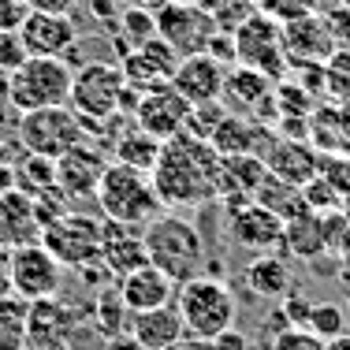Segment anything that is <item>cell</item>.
<instances>
[{
    "instance_id": "4316f807",
    "label": "cell",
    "mask_w": 350,
    "mask_h": 350,
    "mask_svg": "<svg viewBox=\"0 0 350 350\" xmlns=\"http://www.w3.org/2000/svg\"><path fill=\"white\" fill-rule=\"evenodd\" d=\"M272 135H265V123L250 120V116H235L228 112V120L220 123V131L213 135L209 146L220 157H239V153H257L261 157V146H269Z\"/></svg>"
},
{
    "instance_id": "f1b7e54d",
    "label": "cell",
    "mask_w": 350,
    "mask_h": 350,
    "mask_svg": "<svg viewBox=\"0 0 350 350\" xmlns=\"http://www.w3.org/2000/svg\"><path fill=\"white\" fill-rule=\"evenodd\" d=\"M254 202L265 205L269 213H276L283 224L310 213V205H306V198H302V187H295V183H287V179H276V175H265V183L257 187Z\"/></svg>"
},
{
    "instance_id": "f907efd6",
    "label": "cell",
    "mask_w": 350,
    "mask_h": 350,
    "mask_svg": "<svg viewBox=\"0 0 350 350\" xmlns=\"http://www.w3.org/2000/svg\"><path fill=\"white\" fill-rule=\"evenodd\" d=\"M168 350H213L209 347V339H194V336H183V339H175V343Z\"/></svg>"
},
{
    "instance_id": "9a60e30c",
    "label": "cell",
    "mask_w": 350,
    "mask_h": 350,
    "mask_svg": "<svg viewBox=\"0 0 350 350\" xmlns=\"http://www.w3.org/2000/svg\"><path fill=\"white\" fill-rule=\"evenodd\" d=\"M108 168L105 153L94 146V142H82V146L68 149L64 157H56V187L79 202V198H97V187H101V175Z\"/></svg>"
},
{
    "instance_id": "9f6ffc18",
    "label": "cell",
    "mask_w": 350,
    "mask_h": 350,
    "mask_svg": "<svg viewBox=\"0 0 350 350\" xmlns=\"http://www.w3.org/2000/svg\"><path fill=\"white\" fill-rule=\"evenodd\" d=\"M343 313H347V324H350V298H347V306H343Z\"/></svg>"
},
{
    "instance_id": "ffe728a7",
    "label": "cell",
    "mask_w": 350,
    "mask_h": 350,
    "mask_svg": "<svg viewBox=\"0 0 350 350\" xmlns=\"http://www.w3.org/2000/svg\"><path fill=\"white\" fill-rule=\"evenodd\" d=\"M283 45H287L291 64H321V68L339 49L321 12L302 15V19H295V23H283Z\"/></svg>"
},
{
    "instance_id": "7402d4cb",
    "label": "cell",
    "mask_w": 350,
    "mask_h": 350,
    "mask_svg": "<svg viewBox=\"0 0 350 350\" xmlns=\"http://www.w3.org/2000/svg\"><path fill=\"white\" fill-rule=\"evenodd\" d=\"M30 243H41V220L34 213V198L12 187L0 194V246L19 250Z\"/></svg>"
},
{
    "instance_id": "83f0119b",
    "label": "cell",
    "mask_w": 350,
    "mask_h": 350,
    "mask_svg": "<svg viewBox=\"0 0 350 350\" xmlns=\"http://www.w3.org/2000/svg\"><path fill=\"white\" fill-rule=\"evenodd\" d=\"M131 321H135V313L123 302L120 291L116 287L97 291V298H94V332L97 336H105L108 343H112V339H123V336H131Z\"/></svg>"
},
{
    "instance_id": "f5cc1de1",
    "label": "cell",
    "mask_w": 350,
    "mask_h": 350,
    "mask_svg": "<svg viewBox=\"0 0 350 350\" xmlns=\"http://www.w3.org/2000/svg\"><path fill=\"white\" fill-rule=\"evenodd\" d=\"M324 350H350V332H343V336H336V339H328V343H324Z\"/></svg>"
},
{
    "instance_id": "11a10c76",
    "label": "cell",
    "mask_w": 350,
    "mask_h": 350,
    "mask_svg": "<svg viewBox=\"0 0 350 350\" xmlns=\"http://www.w3.org/2000/svg\"><path fill=\"white\" fill-rule=\"evenodd\" d=\"M116 4H123V8H135V4H138V0H116Z\"/></svg>"
},
{
    "instance_id": "f6af8a7d",
    "label": "cell",
    "mask_w": 350,
    "mask_h": 350,
    "mask_svg": "<svg viewBox=\"0 0 350 350\" xmlns=\"http://www.w3.org/2000/svg\"><path fill=\"white\" fill-rule=\"evenodd\" d=\"M15 164H19V157H15V146L0 138V194L15 187Z\"/></svg>"
},
{
    "instance_id": "8992f818",
    "label": "cell",
    "mask_w": 350,
    "mask_h": 350,
    "mask_svg": "<svg viewBox=\"0 0 350 350\" xmlns=\"http://www.w3.org/2000/svg\"><path fill=\"white\" fill-rule=\"evenodd\" d=\"M123 71L116 64H82L71 79V108L86 131H101L112 116H120Z\"/></svg>"
},
{
    "instance_id": "603a6c76",
    "label": "cell",
    "mask_w": 350,
    "mask_h": 350,
    "mask_svg": "<svg viewBox=\"0 0 350 350\" xmlns=\"http://www.w3.org/2000/svg\"><path fill=\"white\" fill-rule=\"evenodd\" d=\"M116 291H120L123 302L131 306V313H146V310H157V306H172L179 283H175L172 276H164L157 265L146 261L142 269L131 272V276H123Z\"/></svg>"
},
{
    "instance_id": "5b68a950",
    "label": "cell",
    "mask_w": 350,
    "mask_h": 350,
    "mask_svg": "<svg viewBox=\"0 0 350 350\" xmlns=\"http://www.w3.org/2000/svg\"><path fill=\"white\" fill-rule=\"evenodd\" d=\"M71 79H75V71L68 68L64 56H27V64L8 82V101H12V108L19 116L38 112V108L68 105Z\"/></svg>"
},
{
    "instance_id": "d6a6232c",
    "label": "cell",
    "mask_w": 350,
    "mask_h": 350,
    "mask_svg": "<svg viewBox=\"0 0 350 350\" xmlns=\"http://www.w3.org/2000/svg\"><path fill=\"white\" fill-rule=\"evenodd\" d=\"M116 38H120V49L131 53V49L146 45V41L157 38V15H149L146 8H123L120 19H116Z\"/></svg>"
},
{
    "instance_id": "74e56055",
    "label": "cell",
    "mask_w": 350,
    "mask_h": 350,
    "mask_svg": "<svg viewBox=\"0 0 350 350\" xmlns=\"http://www.w3.org/2000/svg\"><path fill=\"white\" fill-rule=\"evenodd\" d=\"M257 12L269 15V19H276L280 27L283 23H295L302 19V15H313L317 12V0H254Z\"/></svg>"
},
{
    "instance_id": "cb8c5ba5",
    "label": "cell",
    "mask_w": 350,
    "mask_h": 350,
    "mask_svg": "<svg viewBox=\"0 0 350 350\" xmlns=\"http://www.w3.org/2000/svg\"><path fill=\"white\" fill-rule=\"evenodd\" d=\"M187 336L183 328V317L179 310L172 306H157V310H146V313H135L131 321V339L142 347V350H168L175 339Z\"/></svg>"
},
{
    "instance_id": "c3c4849f",
    "label": "cell",
    "mask_w": 350,
    "mask_h": 350,
    "mask_svg": "<svg viewBox=\"0 0 350 350\" xmlns=\"http://www.w3.org/2000/svg\"><path fill=\"white\" fill-rule=\"evenodd\" d=\"M79 0H27L30 12H41V15H71Z\"/></svg>"
},
{
    "instance_id": "3957f363",
    "label": "cell",
    "mask_w": 350,
    "mask_h": 350,
    "mask_svg": "<svg viewBox=\"0 0 350 350\" xmlns=\"http://www.w3.org/2000/svg\"><path fill=\"white\" fill-rule=\"evenodd\" d=\"M175 310L183 317V328L194 339H216L220 332L235 328L239 302L220 276H194L175 291Z\"/></svg>"
},
{
    "instance_id": "b9f144b4",
    "label": "cell",
    "mask_w": 350,
    "mask_h": 350,
    "mask_svg": "<svg viewBox=\"0 0 350 350\" xmlns=\"http://www.w3.org/2000/svg\"><path fill=\"white\" fill-rule=\"evenodd\" d=\"M280 313L287 317L291 328H306V321H310V313H313V302L302 291H287V295L280 298Z\"/></svg>"
},
{
    "instance_id": "52a82bcc",
    "label": "cell",
    "mask_w": 350,
    "mask_h": 350,
    "mask_svg": "<svg viewBox=\"0 0 350 350\" xmlns=\"http://www.w3.org/2000/svg\"><path fill=\"white\" fill-rule=\"evenodd\" d=\"M86 142V127L75 116L71 105H56V108H38V112L19 116V149L38 157H64L68 149Z\"/></svg>"
},
{
    "instance_id": "5bb4252c",
    "label": "cell",
    "mask_w": 350,
    "mask_h": 350,
    "mask_svg": "<svg viewBox=\"0 0 350 350\" xmlns=\"http://www.w3.org/2000/svg\"><path fill=\"white\" fill-rule=\"evenodd\" d=\"M220 101L228 112L235 116H250V120L265 123V108H276V82L269 75L254 71V68H243L239 64L235 71H228L224 79V90H220Z\"/></svg>"
},
{
    "instance_id": "d6986e66",
    "label": "cell",
    "mask_w": 350,
    "mask_h": 350,
    "mask_svg": "<svg viewBox=\"0 0 350 350\" xmlns=\"http://www.w3.org/2000/svg\"><path fill=\"white\" fill-rule=\"evenodd\" d=\"M142 231L146 228H135V224H116V220L101 224V265L108 269V276L123 280L149 261Z\"/></svg>"
},
{
    "instance_id": "836d02e7",
    "label": "cell",
    "mask_w": 350,
    "mask_h": 350,
    "mask_svg": "<svg viewBox=\"0 0 350 350\" xmlns=\"http://www.w3.org/2000/svg\"><path fill=\"white\" fill-rule=\"evenodd\" d=\"M228 120V108L224 101H205V105H190V120H187V135L213 142V135L220 131V123Z\"/></svg>"
},
{
    "instance_id": "ee69618b",
    "label": "cell",
    "mask_w": 350,
    "mask_h": 350,
    "mask_svg": "<svg viewBox=\"0 0 350 350\" xmlns=\"http://www.w3.org/2000/svg\"><path fill=\"white\" fill-rule=\"evenodd\" d=\"M27 0H0V30H19L27 23Z\"/></svg>"
},
{
    "instance_id": "1f68e13d",
    "label": "cell",
    "mask_w": 350,
    "mask_h": 350,
    "mask_svg": "<svg viewBox=\"0 0 350 350\" xmlns=\"http://www.w3.org/2000/svg\"><path fill=\"white\" fill-rule=\"evenodd\" d=\"M161 149H164V142H157L153 135H146V131H135V135H123L116 142V161L149 175L157 168V161H161Z\"/></svg>"
},
{
    "instance_id": "2e32d148",
    "label": "cell",
    "mask_w": 350,
    "mask_h": 350,
    "mask_svg": "<svg viewBox=\"0 0 350 350\" xmlns=\"http://www.w3.org/2000/svg\"><path fill=\"white\" fill-rule=\"evenodd\" d=\"M228 231L243 250H254V254H272V250H283V220L276 213H269L265 205L246 202L228 209Z\"/></svg>"
},
{
    "instance_id": "ba28073f",
    "label": "cell",
    "mask_w": 350,
    "mask_h": 350,
    "mask_svg": "<svg viewBox=\"0 0 350 350\" xmlns=\"http://www.w3.org/2000/svg\"><path fill=\"white\" fill-rule=\"evenodd\" d=\"M235 60L243 68L269 75L272 82H283L291 71V56H287V45H283V27L276 19H269V15L254 12L235 30Z\"/></svg>"
},
{
    "instance_id": "7bdbcfd3",
    "label": "cell",
    "mask_w": 350,
    "mask_h": 350,
    "mask_svg": "<svg viewBox=\"0 0 350 350\" xmlns=\"http://www.w3.org/2000/svg\"><path fill=\"white\" fill-rule=\"evenodd\" d=\"M321 175L339 190L343 198H350V157H321Z\"/></svg>"
},
{
    "instance_id": "d4e9b609",
    "label": "cell",
    "mask_w": 350,
    "mask_h": 350,
    "mask_svg": "<svg viewBox=\"0 0 350 350\" xmlns=\"http://www.w3.org/2000/svg\"><path fill=\"white\" fill-rule=\"evenodd\" d=\"M283 254L298 257V261H310V265L321 261V257H332L328 235H324V216L306 213L283 224Z\"/></svg>"
},
{
    "instance_id": "6f0895ef",
    "label": "cell",
    "mask_w": 350,
    "mask_h": 350,
    "mask_svg": "<svg viewBox=\"0 0 350 350\" xmlns=\"http://www.w3.org/2000/svg\"><path fill=\"white\" fill-rule=\"evenodd\" d=\"M343 8H350V0H343Z\"/></svg>"
},
{
    "instance_id": "bcb514c9",
    "label": "cell",
    "mask_w": 350,
    "mask_h": 350,
    "mask_svg": "<svg viewBox=\"0 0 350 350\" xmlns=\"http://www.w3.org/2000/svg\"><path fill=\"white\" fill-rule=\"evenodd\" d=\"M324 23H328L332 38H336V45H343V41H350V8H332V12H324Z\"/></svg>"
},
{
    "instance_id": "60d3db41",
    "label": "cell",
    "mask_w": 350,
    "mask_h": 350,
    "mask_svg": "<svg viewBox=\"0 0 350 350\" xmlns=\"http://www.w3.org/2000/svg\"><path fill=\"white\" fill-rule=\"evenodd\" d=\"M269 350H324V339L310 328H283L280 336H272Z\"/></svg>"
},
{
    "instance_id": "8fae6325",
    "label": "cell",
    "mask_w": 350,
    "mask_h": 350,
    "mask_svg": "<svg viewBox=\"0 0 350 350\" xmlns=\"http://www.w3.org/2000/svg\"><path fill=\"white\" fill-rule=\"evenodd\" d=\"M157 34L168 41L179 56H198L209 49V41L216 34V23L202 4L172 0L164 12H157Z\"/></svg>"
},
{
    "instance_id": "db71d44e",
    "label": "cell",
    "mask_w": 350,
    "mask_h": 350,
    "mask_svg": "<svg viewBox=\"0 0 350 350\" xmlns=\"http://www.w3.org/2000/svg\"><path fill=\"white\" fill-rule=\"evenodd\" d=\"M172 0H138V8H146L149 15H157V12H164V8H168Z\"/></svg>"
},
{
    "instance_id": "4fadbf2b",
    "label": "cell",
    "mask_w": 350,
    "mask_h": 350,
    "mask_svg": "<svg viewBox=\"0 0 350 350\" xmlns=\"http://www.w3.org/2000/svg\"><path fill=\"white\" fill-rule=\"evenodd\" d=\"M179 60H183V56L175 53L161 34H157L153 41L131 49V53H123L120 71H123V82H127V86H135V90L146 94V90H157V86H164V82H172Z\"/></svg>"
},
{
    "instance_id": "681fc988",
    "label": "cell",
    "mask_w": 350,
    "mask_h": 350,
    "mask_svg": "<svg viewBox=\"0 0 350 350\" xmlns=\"http://www.w3.org/2000/svg\"><path fill=\"white\" fill-rule=\"evenodd\" d=\"M12 295V250L0 246V298Z\"/></svg>"
},
{
    "instance_id": "680465c9",
    "label": "cell",
    "mask_w": 350,
    "mask_h": 350,
    "mask_svg": "<svg viewBox=\"0 0 350 350\" xmlns=\"http://www.w3.org/2000/svg\"><path fill=\"white\" fill-rule=\"evenodd\" d=\"M347 280H350V276H347Z\"/></svg>"
},
{
    "instance_id": "277c9868",
    "label": "cell",
    "mask_w": 350,
    "mask_h": 350,
    "mask_svg": "<svg viewBox=\"0 0 350 350\" xmlns=\"http://www.w3.org/2000/svg\"><path fill=\"white\" fill-rule=\"evenodd\" d=\"M97 205H101L105 220L146 228L157 216V209H161V198H157L153 179L146 172H135L120 161H108L101 187H97Z\"/></svg>"
},
{
    "instance_id": "816d5d0a",
    "label": "cell",
    "mask_w": 350,
    "mask_h": 350,
    "mask_svg": "<svg viewBox=\"0 0 350 350\" xmlns=\"http://www.w3.org/2000/svg\"><path fill=\"white\" fill-rule=\"evenodd\" d=\"M336 261H339V269H347V276H350V231H347V239H343V246H339V254H336Z\"/></svg>"
},
{
    "instance_id": "30bf717a",
    "label": "cell",
    "mask_w": 350,
    "mask_h": 350,
    "mask_svg": "<svg viewBox=\"0 0 350 350\" xmlns=\"http://www.w3.org/2000/svg\"><path fill=\"white\" fill-rule=\"evenodd\" d=\"M64 283V265L56 261L41 243L12 250V295L41 302V298H56Z\"/></svg>"
},
{
    "instance_id": "d590c367",
    "label": "cell",
    "mask_w": 350,
    "mask_h": 350,
    "mask_svg": "<svg viewBox=\"0 0 350 350\" xmlns=\"http://www.w3.org/2000/svg\"><path fill=\"white\" fill-rule=\"evenodd\" d=\"M306 328H310L313 336H321L324 343H328V339H336V336H343V332H347V313H343V306L313 302V313H310V321H306Z\"/></svg>"
},
{
    "instance_id": "e0dca14e",
    "label": "cell",
    "mask_w": 350,
    "mask_h": 350,
    "mask_svg": "<svg viewBox=\"0 0 350 350\" xmlns=\"http://www.w3.org/2000/svg\"><path fill=\"white\" fill-rule=\"evenodd\" d=\"M261 161L269 175L276 179H287L295 187H306L313 175H321V157L306 138H269V146L261 149Z\"/></svg>"
},
{
    "instance_id": "6da1fadb",
    "label": "cell",
    "mask_w": 350,
    "mask_h": 350,
    "mask_svg": "<svg viewBox=\"0 0 350 350\" xmlns=\"http://www.w3.org/2000/svg\"><path fill=\"white\" fill-rule=\"evenodd\" d=\"M220 161L209 142L190 138L187 131L164 142L161 161L149 172L161 205H205L220 198Z\"/></svg>"
},
{
    "instance_id": "f546056e",
    "label": "cell",
    "mask_w": 350,
    "mask_h": 350,
    "mask_svg": "<svg viewBox=\"0 0 350 350\" xmlns=\"http://www.w3.org/2000/svg\"><path fill=\"white\" fill-rule=\"evenodd\" d=\"M30 339V302L19 295L0 298V350H27Z\"/></svg>"
},
{
    "instance_id": "7a4b0ae2",
    "label": "cell",
    "mask_w": 350,
    "mask_h": 350,
    "mask_svg": "<svg viewBox=\"0 0 350 350\" xmlns=\"http://www.w3.org/2000/svg\"><path fill=\"white\" fill-rule=\"evenodd\" d=\"M142 235H146L149 265H157L179 287L205 272V243H202V231L190 220H183L175 213H164V216H153Z\"/></svg>"
},
{
    "instance_id": "4dcf8cb0",
    "label": "cell",
    "mask_w": 350,
    "mask_h": 350,
    "mask_svg": "<svg viewBox=\"0 0 350 350\" xmlns=\"http://www.w3.org/2000/svg\"><path fill=\"white\" fill-rule=\"evenodd\" d=\"M15 190H23L27 198H38V194L56 190V161L23 149L19 164H15Z\"/></svg>"
},
{
    "instance_id": "ab89813d",
    "label": "cell",
    "mask_w": 350,
    "mask_h": 350,
    "mask_svg": "<svg viewBox=\"0 0 350 350\" xmlns=\"http://www.w3.org/2000/svg\"><path fill=\"white\" fill-rule=\"evenodd\" d=\"M324 82H328L336 94L350 97V49H336L332 60L324 64Z\"/></svg>"
},
{
    "instance_id": "f35d334b",
    "label": "cell",
    "mask_w": 350,
    "mask_h": 350,
    "mask_svg": "<svg viewBox=\"0 0 350 350\" xmlns=\"http://www.w3.org/2000/svg\"><path fill=\"white\" fill-rule=\"evenodd\" d=\"M27 45H23V34L19 30H0V71L4 75H15L27 64Z\"/></svg>"
},
{
    "instance_id": "7dc6e473",
    "label": "cell",
    "mask_w": 350,
    "mask_h": 350,
    "mask_svg": "<svg viewBox=\"0 0 350 350\" xmlns=\"http://www.w3.org/2000/svg\"><path fill=\"white\" fill-rule=\"evenodd\" d=\"M209 347L213 350H250V339L239 328H228V332H220L216 339H209Z\"/></svg>"
},
{
    "instance_id": "e575fe53",
    "label": "cell",
    "mask_w": 350,
    "mask_h": 350,
    "mask_svg": "<svg viewBox=\"0 0 350 350\" xmlns=\"http://www.w3.org/2000/svg\"><path fill=\"white\" fill-rule=\"evenodd\" d=\"M205 12L213 15L216 30H224V34H235V30L250 19V15L257 12V4H254V0H209V8H205Z\"/></svg>"
},
{
    "instance_id": "7c38bea8",
    "label": "cell",
    "mask_w": 350,
    "mask_h": 350,
    "mask_svg": "<svg viewBox=\"0 0 350 350\" xmlns=\"http://www.w3.org/2000/svg\"><path fill=\"white\" fill-rule=\"evenodd\" d=\"M187 120H190V105L175 94L172 82H164V86H157V90H146L138 108H135L138 131L153 135L157 142H172L175 135H183V131H187Z\"/></svg>"
},
{
    "instance_id": "8d00e7d4",
    "label": "cell",
    "mask_w": 350,
    "mask_h": 350,
    "mask_svg": "<svg viewBox=\"0 0 350 350\" xmlns=\"http://www.w3.org/2000/svg\"><path fill=\"white\" fill-rule=\"evenodd\" d=\"M302 198H306V205H310V213H336V209H343V194H339L324 175H313V179L306 183Z\"/></svg>"
},
{
    "instance_id": "9c48e42d",
    "label": "cell",
    "mask_w": 350,
    "mask_h": 350,
    "mask_svg": "<svg viewBox=\"0 0 350 350\" xmlns=\"http://www.w3.org/2000/svg\"><path fill=\"white\" fill-rule=\"evenodd\" d=\"M41 246L64 265V269H86L101 261V220L86 213H64L41 231Z\"/></svg>"
},
{
    "instance_id": "44dd1931",
    "label": "cell",
    "mask_w": 350,
    "mask_h": 350,
    "mask_svg": "<svg viewBox=\"0 0 350 350\" xmlns=\"http://www.w3.org/2000/svg\"><path fill=\"white\" fill-rule=\"evenodd\" d=\"M23 45L30 56H68L79 45V27L71 15H41L30 12L27 23L19 27Z\"/></svg>"
},
{
    "instance_id": "ac0fdd59",
    "label": "cell",
    "mask_w": 350,
    "mask_h": 350,
    "mask_svg": "<svg viewBox=\"0 0 350 350\" xmlns=\"http://www.w3.org/2000/svg\"><path fill=\"white\" fill-rule=\"evenodd\" d=\"M224 79H228V68L220 60H213L209 53H198V56H183L179 60V68L172 75V86L187 105H205V101H220Z\"/></svg>"
},
{
    "instance_id": "484cf974",
    "label": "cell",
    "mask_w": 350,
    "mask_h": 350,
    "mask_svg": "<svg viewBox=\"0 0 350 350\" xmlns=\"http://www.w3.org/2000/svg\"><path fill=\"white\" fill-rule=\"evenodd\" d=\"M243 283H246L250 295L269 298V302H280V298L291 291V265H287V257H283L280 250H272V254H257L254 261L246 265Z\"/></svg>"
}]
</instances>
